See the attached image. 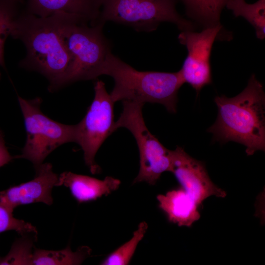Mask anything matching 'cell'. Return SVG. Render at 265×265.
I'll return each instance as SVG.
<instances>
[{"label": "cell", "mask_w": 265, "mask_h": 265, "mask_svg": "<svg viewBox=\"0 0 265 265\" xmlns=\"http://www.w3.org/2000/svg\"><path fill=\"white\" fill-rule=\"evenodd\" d=\"M148 224L145 221L139 223L132 238L110 254L102 263L103 265H126L129 263L137 245L144 237Z\"/></svg>", "instance_id": "obj_19"}, {"label": "cell", "mask_w": 265, "mask_h": 265, "mask_svg": "<svg viewBox=\"0 0 265 265\" xmlns=\"http://www.w3.org/2000/svg\"><path fill=\"white\" fill-rule=\"evenodd\" d=\"M120 184L119 180L110 176L101 180L66 171L58 176L56 186H64L68 187L77 201L82 203L108 195L117 189Z\"/></svg>", "instance_id": "obj_13"}, {"label": "cell", "mask_w": 265, "mask_h": 265, "mask_svg": "<svg viewBox=\"0 0 265 265\" xmlns=\"http://www.w3.org/2000/svg\"><path fill=\"white\" fill-rule=\"evenodd\" d=\"M1 258H0V261Z\"/></svg>", "instance_id": "obj_25"}, {"label": "cell", "mask_w": 265, "mask_h": 265, "mask_svg": "<svg viewBox=\"0 0 265 265\" xmlns=\"http://www.w3.org/2000/svg\"><path fill=\"white\" fill-rule=\"evenodd\" d=\"M221 28L220 25L205 27L200 32L185 30L178 36L187 55L180 70L185 82L190 84L197 95L212 83L210 58L212 45Z\"/></svg>", "instance_id": "obj_9"}, {"label": "cell", "mask_w": 265, "mask_h": 265, "mask_svg": "<svg viewBox=\"0 0 265 265\" xmlns=\"http://www.w3.org/2000/svg\"><path fill=\"white\" fill-rule=\"evenodd\" d=\"M112 21L132 27L137 31L150 32L160 23L168 22L183 30H191L193 24L176 9V0H101L98 23Z\"/></svg>", "instance_id": "obj_6"}, {"label": "cell", "mask_w": 265, "mask_h": 265, "mask_svg": "<svg viewBox=\"0 0 265 265\" xmlns=\"http://www.w3.org/2000/svg\"><path fill=\"white\" fill-rule=\"evenodd\" d=\"M104 25L81 23L61 14L62 33L71 60L57 90L75 81L101 76L104 62L111 52L110 42L103 32Z\"/></svg>", "instance_id": "obj_4"}, {"label": "cell", "mask_w": 265, "mask_h": 265, "mask_svg": "<svg viewBox=\"0 0 265 265\" xmlns=\"http://www.w3.org/2000/svg\"><path fill=\"white\" fill-rule=\"evenodd\" d=\"M90 248L87 246L80 247L75 252L72 251L70 247L60 250L34 248L32 265H80L90 255Z\"/></svg>", "instance_id": "obj_15"}, {"label": "cell", "mask_w": 265, "mask_h": 265, "mask_svg": "<svg viewBox=\"0 0 265 265\" xmlns=\"http://www.w3.org/2000/svg\"><path fill=\"white\" fill-rule=\"evenodd\" d=\"M101 8V0H28L26 12L40 17L66 15L94 25Z\"/></svg>", "instance_id": "obj_12"}, {"label": "cell", "mask_w": 265, "mask_h": 265, "mask_svg": "<svg viewBox=\"0 0 265 265\" xmlns=\"http://www.w3.org/2000/svg\"><path fill=\"white\" fill-rule=\"evenodd\" d=\"M188 14L205 27L219 25L221 11L229 0H182Z\"/></svg>", "instance_id": "obj_17"}, {"label": "cell", "mask_w": 265, "mask_h": 265, "mask_svg": "<svg viewBox=\"0 0 265 265\" xmlns=\"http://www.w3.org/2000/svg\"><path fill=\"white\" fill-rule=\"evenodd\" d=\"M122 102L123 110L114 123L113 132L125 128L132 133L136 142L140 167L133 183L145 182L154 185L162 173L170 172L171 150L165 148L147 128L142 114L144 104L128 101Z\"/></svg>", "instance_id": "obj_7"}, {"label": "cell", "mask_w": 265, "mask_h": 265, "mask_svg": "<svg viewBox=\"0 0 265 265\" xmlns=\"http://www.w3.org/2000/svg\"><path fill=\"white\" fill-rule=\"evenodd\" d=\"M95 96L83 118L76 124V139L83 151L84 159L92 174L100 171L95 161V156L105 140L113 132L114 104L105 83L101 80L94 84Z\"/></svg>", "instance_id": "obj_8"}, {"label": "cell", "mask_w": 265, "mask_h": 265, "mask_svg": "<svg viewBox=\"0 0 265 265\" xmlns=\"http://www.w3.org/2000/svg\"><path fill=\"white\" fill-rule=\"evenodd\" d=\"M14 158L5 146L3 133L0 129V167L8 163Z\"/></svg>", "instance_id": "obj_22"}, {"label": "cell", "mask_w": 265, "mask_h": 265, "mask_svg": "<svg viewBox=\"0 0 265 265\" xmlns=\"http://www.w3.org/2000/svg\"><path fill=\"white\" fill-rule=\"evenodd\" d=\"M103 75L114 80L110 95L114 103L128 101L144 104L158 103L170 113H176L178 93L185 83L180 71H140L110 52L102 69Z\"/></svg>", "instance_id": "obj_3"}, {"label": "cell", "mask_w": 265, "mask_h": 265, "mask_svg": "<svg viewBox=\"0 0 265 265\" xmlns=\"http://www.w3.org/2000/svg\"><path fill=\"white\" fill-rule=\"evenodd\" d=\"M157 198L168 220L179 226L190 227L200 218L199 206L183 188L169 191L165 195L159 194Z\"/></svg>", "instance_id": "obj_14"}, {"label": "cell", "mask_w": 265, "mask_h": 265, "mask_svg": "<svg viewBox=\"0 0 265 265\" xmlns=\"http://www.w3.org/2000/svg\"><path fill=\"white\" fill-rule=\"evenodd\" d=\"M37 234H26L13 244L8 253L1 258L0 265H32L34 242Z\"/></svg>", "instance_id": "obj_18"}, {"label": "cell", "mask_w": 265, "mask_h": 265, "mask_svg": "<svg viewBox=\"0 0 265 265\" xmlns=\"http://www.w3.org/2000/svg\"><path fill=\"white\" fill-rule=\"evenodd\" d=\"M17 0H0V65L5 67L4 45L6 38L11 35L15 21L18 16Z\"/></svg>", "instance_id": "obj_20"}, {"label": "cell", "mask_w": 265, "mask_h": 265, "mask_svg": "<svg viewBox=\"0 0 265 265\" xmlns=\"http://www.w3.org/2000/svg\"><path fill=\"white\" fill-rule=\"evenodd\" d=\"M17 0L20 3H23V0Z\"/></svg>", "instance_id": "obj_23"}, {"label": "cell", "mask_w": 265, "mask_h": 265, "mask_svg": "<svg viewBox=\"0 0 265 265\" xmlns=\"http://www.w3.org/2000/svg\"><path fill=\"white\" fill-rule=\"evenodd\" d=\"M172 172L187 193L200 206L211 196L224 198L226 193L211 180L204 164L195 159L181 147L171 150Z\"/></svg>", "instance_id": "obj_10"}, {"label": "cell", "mask_w": 265, "mask_h": 265, "mask_svg": "<svg viewBox=\"0 0 265 265\" xmlns=\"http://www.w3.org/2000/svg\"><path fill=\"white\" fill-rule=\"evenodd\" d=\"M35 170L32 180L0 191V204L13 212L20 205L35 203L52 205V191L57 185L58 175L50 163H43Z\"/></svg>", "instance_id": "obj_11"}, {"label": "cell", "mask_w": 265, "mask_h": 265, "mask_svg": "<svg viewBox=\"0 0 265 265\" xmlns=\"http://www.w3.org/2000/svg\"><path fill=\"white\" fill-rule=\"evenodd\" d=\"M218 107L215 123L208 132L221 143L232 141L245 146L248 156L265 150V94L254 74L238 95L216 96Z\"/></svg>", "instance_id": "obj_1"}, {"label": "cell", "mask_w": 265, "mask_h": 265, "mask_svg": "<svg viewBox=\"0 0 265 265\" xmlns=\"http://www.w3.org/2000/svg\"><path fill=\"white\" fill-rule=\"evenodd\" d=\"M10 36L26 46V55L20 65L40 73L50 81L49 90H57L71 60L62 33L61 14L40 17L26 11L16 18Z\"/></svg>", "instance_id": "obj_2"}, {"label": "cell", "mask_w": 265, "mask_h": 265, "mask_svg": "<svg viewBox=\"0 0 265 265\" xmlns=\"http://www.w3.org/2000/svg\"></svg>", "instance_id": "obj_24"}, {"label": "cell", "mask_w": 265, "mask_h": 265, "mask_svg": "<svg viewBox=\"0 0 265 265\" xmlns=\"http://www.w3.org/2000/svg\"><path fill=\"white\" fill-rule=\"evenodd\" d=\"M13 212V211L0 204V233L14 231L21 235L28 233L37 234V231L33 225L15 218Z\"/></svg>", "instance_id": "obj_21"}, {"label": "cell", "mask_w": 265, "mask_h": 265, "mask_svg": "<svg viewBox=\"0 0 265 265\" xmlns=\"http://www.w3.org/2000/svg\"><path fill=\"white\" fill-rule=\"evenodd\" d=\"M225 6L236 17L241 16L255 28L257 38L265 37V0L249 4L245 0H229Z\"/></svg>", "instance_id": "obj_16"}, {"label": "cell", "mask_w": 265, "mask_h": 265, "mask_svg": "<svg viewBox=\"0 0 265 265\" xmlns=\"http://www.w3.org/2000/svg\"><path fill=\"white\" fill-rule=\"evenodd\" d=\"M26 138L20 155L16 158L30 161L35 169L47 157L60 146L76 142V125H66L52 120L40 109L41 99L27 100L18 96Z\"/></svg>", "instance_id": "obj_5"}]
</instances>
